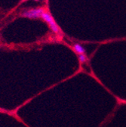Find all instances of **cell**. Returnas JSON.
<instances>
[{
	"mask_svg": "<svg viewBox=\"0 0 126 127\" xmlns=\"http://www.w3.org/2000/svg\"><path fill=\"white\" fill-rule=\"evenodd\" d=\"M102 127H126V103L119 102Z\"/></svg>",
	"mask_w": 126,
	"mask_h": 127,
	"instance_id": "1",
	"label": "cell"
},
{
	"mask_svg": "<svg viewBox=\"0 0 126 127\" xmlns=\"http://www.w3.org/2000/svg\"><path fill=\"white\" fill-rule=\"evenodd\" d=\"M45 12L44 8H33V9H30L24 13H23V16L28 18H42V14Z\"/></svg>",
	"mask_w": 126,
	"mask_h": 127,
	"instance_id": "2",
	"label": "cell"
},
{
	"mask_svg": "<svg viewBox=\"0 0 126 127\" xmlns=\"http://www.w3.org/2000/svg\"><path fill=\"white\" fill-rule=\"evenodd\" d=\"M42 18L48 23L51 29V30L54 32V33H58L59 32V27L57 25V24L55 23V21H54L53 18H52V16L48 13V12H45L42 16Z\"/></svg>",
	"mask_w": 126,
	"mask_h": 127,
	"instance_id": "3",
	"label": "cell"
},
{
	"mask_svg": "<svg viewBox=\"0 0 126 127\" xmlns=\"http://www.w3.org/2000/svg\"><path fill=\"white\" fill-rule=\"evenodd\" d=\"M74 50L78 53V54H79V55H82L85 52V50L83 49V47L81 46L79 44H76L74 45Z\"/></svg>",
	"mask_w": 126,
	"mask_h": 127,
	"instance_id": "4",
	"label": "cell"
},
{
	"mask_svg": "<svg viewBox=\"0 0 126 127\" xmlns=\"http://www.w3.org/2000/svg\"><path fill=\"white\" fill-rule=\"evenodd\" d=\"M36 1H39V0H36Z\"/></svg>",
	"mask_w": 126,
	"mask_h": 127,
	"instance_id": "5",
	"label": "cell"
}]
</instances>
